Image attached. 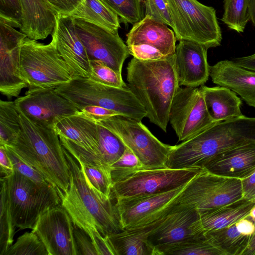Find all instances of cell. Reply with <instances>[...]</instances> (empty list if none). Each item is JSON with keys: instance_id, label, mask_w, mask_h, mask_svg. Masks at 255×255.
I'll return each mask as SVG.
<instances>
[{"instance_id": "cell-1", "label": "cell", "mask_w": 255, "mask_h": 255, "mask_svg": "<svg viewBox=\"0 0 255 255\" xmlns=\"http://www.w3.org/2000/svg\"><path fill=\"white\" fill-rule=\"evenodd\" d=\"M127 70V85L146 110V118L166 132L172 101L180 88L174 54L150 60L133 57Z\"/></svg>"}, {"instance_id": "cell-2", "label": "cell", "mask_w": 255, "mask_h": 255, "mask_svg": "<svg viewBox=\"0 0 255 255\" xmlns=\"http://www.w3.org/2000/svg\"><path fill=\"white\" fill-rule=\"evenodd\" d=\"M64 152L69 167L70 184L65 192L55 188L61 205L73 224L87 234L97 230L104 237L123 231L116 199L90 187L77 160L65 148Z\"/></svg>"}, {"instance_id": "cell-3", "label": "cell", "mask_w": 255, "mask_h": 255, "mask_svg": "<svg viewBox=\"0 0 255 255\" xmlns=\"http://www.w3.org/2000/svg\"><path fill=\"white\" fill-rule=\"evenodd\" d=\"M255 142V117L243 116L215 122L189 139L173 145L167 165L172 168H201L230 149Z\"/></svg>"}, {"instance_id": "cell-4", "label": "cell", "mask_w": 255, "mask_h": 255, "mask_svg": "<svg viewBox=\"0 0 255 255\" xmlns=\"http://www.w3.org/2000/svg\"><path fill=\"white\" fill-rule=\"evenodd\" d=\"M19 113L21 130L8 146L55 188L66 191L69 167L58 134L53 128L37 125Z\"/></svg>"}, {"instance_id": "cell-5", "label": "cell", "mask_w": 255, "mask_h": 255, "mask_svg": "<svg viewBox=\"0 0 255 255\" xmlns=\"http://www.w3.org/2000/svg\"><path fill=\"white\" fill-rule=\"evenodd\" d=\"M55 90L80 112L84 107L97 106L138 121L147 116L144 108L128 87H113L89 78L78 77L60 85Z\"/></svg>"}, {"instance_id": "cell-6", "label": "cell", "mask_w": 255, "mask_h": 255, "mask_svg": "<svg viewBox=\"0 0 255 255\" xmlns=\"http://www.w3.org/2000/svg\"><path fill=\"white\" fill-rule=\"evenodd\" d=\"M1 177L6 182L13 223L19 229H32L41 214L61 205L57 191L50 183H36L15 170Z\"/></svg>"}, {"instance_id": "cell-7", "label": "cell", "mask_w": 255, "mask_h": 255, "mask_svg": "<svg viewBox=\"0 0 255 255\" xmlns=\"http://www.w3.org/2000/svg\"><path fill=\"white\" fill-rule=\"evenodd\" d=\"M20 69L28 90L55 89L73 78L53 43L47 44L26 37L20 49Z\"/></svg>"}, {"instance_id": "cell-8", "label": "cell", "mask_w": 255, "mask_h": 255, "mask_svg": "<svg viewBox=\"0 0 255 255\" xmlns=\"http://www.w3.org/2000/svg\"><path fill=\"white\" fill-rule=\"evenodd\" d=\"M177 40H189L207 49L220 45L222 35L216 10L197 0H166Z\"/></svg>"}, {"instance_id": "cell-9", "label": "cell", "mask_w": 255, "mask_h": 255, "mask_svg": "<svg viewBox=\"0 0 255 255\" xmlns=\"http://www.w3.org/2000/svg\"><path fill=\"white\" fill-rule=\"evenodd\" d=\"M242 198L241 179L219 175L203 168L185 185L175 204L194 209L200 214Z\"/></svg>"}, {"instance_id": "cell-10", "label": "cell", "mask_w": 255, "mask_h": 255, "mask_svg": "<svg viewBox=\"0 0 255 255\" xmlns=\"http://www.w3.org/2000/svg\"><path fill=\"white\" fill-rule=\"evenodd\" d=\"M118 136L139 159L144 169L167 167L173 145L163 143L141 121L117 115L96 122Z\"/></svg>"}, {"instance_id": "cell-11", "label": "cell", "mask_w": 255, "mask_h": 255, "mask_svg": "<svg viewBox=\"0 0 255 255\" xmlns=\"http://www.w3.org/2000/svg\"><path fill=\"white\" fill-rule=\"evenodd\" d=\"M202 169L168 167L142 169L114 183L111 195L116 199L167 192L185 185Z\"/></svg>"}, {"instance_id": "cell-12", "label": "cell", "mask_w": 255, "mask_h": 255, "mask_svg": "<svg viewBox=\"0 0 255 255\" xmlns=\"http://www.w3.org/2000/svg\"><path fill=\"white\" fill-rule=\"evenodd\" d=\"M169 122L179 141L192 137L214 124L199 88H180L175 95L169 112Z\"/></svg>"}, {"instance_id": "cell-13", "label": "cell", "mask_w": 255, "mask_h": 255, "mask_svg": "<svg viewBox=\"0 0 255 255\" xmlns=\"http://www.w3.org/2000/svg\"><path fill=\"white\" fill-rule=\"evenodd\" d=\"M187 184L167 192L116 198L124 230L144 226L169 213Z\"/></svg>"}, {"instance_id": "cell-14", "label": "cell", "mask_w": 255, "mask_h": 255, "mask_svg": "<svg viewBox=\"0 0 255 255\" xmlns=\"http://www.w3.org/2000/svg\"><path fill=\"white\" fill-rule=\"evenodd\" d=\"M73 19L89 60L101 61L122 75L123 64L130 54L118 32L82 19Z\"/></svg>"}, {"instance_id": "cell-15", "label": "cell", "mask_w": 255, "mask_h": 255, "mask_svg": "<svg viewBox=\"0 0 255 255\" xmlns=\"http://www.w3.org/2000/svg\"><path fill=\"white\" fill-rule=\"evenodd\" d=\"M14 102L18 112L32 123L51 128L61 118L80 112L71 102L52 88L27 90L24 96Z\"/></svg>"}, {"instance_id": "cell-16", "label": "cell", "mask_w": 255, "mask_h": 255, "mask_svg": "<svg viewBox=\"0 0 255 255\" xmlns=\"http://www.w3.org/2000/svg\"><path fill=\"white\" fill-rule=\"evenodd\" d=\"M27 35L0 18V92L8 99L17 97L28 87L21 76L20 54Z\"/></svg>"}, {"instance_id": "cell-17", "label": "cell", "mask_w": 255, "mask_h": 255, "mask_svg": "<svg viewBox=\"0 0 255 255\" xmlns=\"http://www.w3.org/2000/svg\"><path fill=\"white\" fill-rule=\"evenodd\" d=\"M32 231L43 243L48 255H77L73 223L61 205L41 214Z\"/></svg>"}, {"instance_id": "cell-18", "label": "cell", "mask_w": 255, "mask_h": 255, "mask_svg": "<svg viewBox=\"0 0 255 255\" xmlns=\"http://www.w3.org/2000/svg\"><path fill=\"white\" fill-rule=\"evenodd\" d=\"M204 235L198 212L175 204L169 213L156 221L148 240L156 247Z\"/></svg>"}, {"instance_id": "cell-19", "label": "cell", "mask_w": 255, "mask_h": 255, "mask_svg": "<svg viewBox=\"0 0 255 255\" xmlns=\"http://www.w3.org/2000/svg\"><path fill=\"white\" fill-rule=\"evenodd\" d=\"M51 42L68 65L73 78H89L90 62L71 15L57 14Z\"/></svg>"}, {"instance_id": "cell-20", "label": "cell", "mask_w": 255, "mask_h": 255, "mask_svg": "<svg viewBox=\"0 0 255 255\" xmlns=\"http://www.w3.org/2000/svg\"><path fill=\"white\" fill-rule=\"evenodd\" d=\"M176 46L175 64L180 86L198 87L208 81L210 66L207 61L208 49L192 41H179Z\"/></svg>"}, {"instance_id": "cell-21", "label": "cell", "mask_w": 255, "mask_h": 255, "mask_svg": "<svg viewBox=\"0 0 255 255\" xmlns=\"http://www.w3.org/2000/svg\"><path fill=\"white\" fill-rule=\"evenodd\" d=\"M202 168L219 175L244 179L255 170V142L222 152L205 163Z\"/></svg>"}, {"instance_id": "cell-22", "label": "cell", "mask_w": 255, "mask_h": 255, "mask_svg": "<svg viewBox=\"0 0 255 255\" xmlns=\"http://www.w3.org/2000/svg\"><path fill=\"white\" fill-rule=\"evenodd\" d=\"M209 75L214 84L230 89L255 108V71L224 60L210 66Z\"/></svg>"}, {"instance_id": "cell-23", "label": "cell", "mask_w": 255, "mask_h": 255, "mask_svg": "<svg viewBox=\"0 0 255 255\" xmlns=\"http://www.w3.org/2000/svg\"><path fill=\"white\" fill-rule=\"evenodd\" d=\"M177 39L167 25L148 15L133 25L127 34V46L144 44L158 49L165 56L174 54Z\"/></svg>"}, {"instance_id": "cell-24", "label": "cell", "mask_w": 255, "mask_h": 255, "mask_svg": "<svg viewBox=\"0 0 255 255\" xmlns=\"http://www.w3.org/2000/svg\"><path fill=\"white\" fill-rule=\"evenodd\" d=\"M22 17L20 29L27 37L43 40L52 34L57 15L45 0H20Z\"/></svg>"}, {"instance_id": "cell-25", "label": "cell", "mask_w": 255, "mask_h": 255, "mask_svg": "<svg viewBox=\"0 0 255 255\" xmlns=\"http://www.w3.org/2000/svg\"><path fill=\"white\" fill-rule=\"evenodd\" d=\"M53 129L59 136L72 141L95 155L105 164L100 156L98 125L96 122L80 112L61 118L54 124Z\"/></svg>"}, {"instance_id": "cell-26", "label": "cell", "mask_w": 255, "mask_h": 255, "mask_svg": "<svg viewBox=\"0 0 255 255\" xmlns=\"http://www.w3.org/2000/svg\"><path fill=\"white\" fill-rule=\"evenodd\" d=\"M202 93L208 113L214 122L238 118L243 116L242 101L236 93L223 86L209 87L201 86Z\"/></svg>"}, {"instance_id": "cell-27", "label": "cell", "mask_w": 255, "mask_h": 255, "mask_svg": "<svg viewBox=\"0 0 255 255\" xmlns=\"http://www.w3.org/2000/svg\"><path fill=\"white\" fill-rule=\"evenodd\" d=\"M255 206V201L244 198L199 214L200 222L205 233L232 225L249 216Z\"/></svg>"}, {"instance_id": "cell-28", "label": "cell", "mask_w": 255, "mask_h": 255, "mask_svg": "<svg viewBox=\"0 0 255 255\" xmlns=\"http://www.w3.org/2000/svg\"><path fill=\"white\" fill-rule=\"evenodd\" d=\"M150 228L124 230L107 236L115 255H155V247L148 241Z\"/></svg>"}, {"instance_id": "cell-29", "label": "cell", "mask_w": 255, "mask_h": 255, "mask_svg": "<svg viewBox=\"0 0 255 255\" xmlns=\"http://www.w3.org/2000/svg\"><path fill=\"white\" fill-rule=\"evenodd\" d=\"M71 15L114 33L121 27L119 17L100 0H83Z\"/></svg>"}, {"instance_id": "cell-30", "label": "cell", "mask_w": 255, "mask_h": 255, "mask_svg": "<svg viewBox=\"0 0 255 255\" xmlns=\"http://www.w3.org/2000/svg\"><path fill=\"white\" fill-rule=\"evenodd\" d=\"M205 234L224 255H242L252 237L241 233L235 223L224 228L206 232Z\"/></svg>"}, {"instance_id": "cell-31", "label": "cell", "mask_w": 255, "mask_h": 255, "mask_svg": "<svg viewBox=\"0 0 255 255\" xmlns=\"http://www.w3.org/2000/svg\"><path fill=\"white\" fill-rule=\"evenodd\" d=\"M155 255H224L204 236L155 247Z\"/></svg>"}, {"instance_id": "cell-32", "label": "cell", "mask_w": 255, "mask_h": 255, "mask_svg": "<svg viewBox=\"0 0 255 255\" xmlns=\"http://www.w3.org/2000/svg\"><path fill=\"white\" fill-rule=\"evenodd\" d=\"M21 130L19 113L14 102L0 101V145H10Z\"/></svg>"}, {"instance_id": "cell-33", "label": "cell", "mask_w": 255, "mask_h": 255, "mask_svg": "<svg viewBox=\"0 0 255 255\" xmlns=\"http://www.w3.org/2000/svg\"><path fill=\"white\" fill-rule=\"evenodd\" d=\"M0 255H4L12 245L15 226L13 223L7 198L6 182L0 178Z\"/></svg>"}, {"instance_id": "cell-34", "label": "cell", "mask_w": 255, "mask_h": 255, "mask_svg": "<svg viewBox=\"0 0 255 255\" xmlns=\"http://www.w3.org/2000/svg\"><path fill=\"white\" fill-rule=\"evenodd\" d=\"M98 125V142L103 161L110 166L124 153L126 146L120 138L105 127Z\"/></svg>"}, {"instance_id": "cell-35", "label": "cell", "mask_w": 255, "mask_h": 255, "mask_svg": "<svg viewBox=\"0 0 255 255\" xmlns=\"http://www.w3.org/2000/svg\"><path fill=\"white\" fill-rule=\"evenodd\" d=\"M75 159L88 185L106 196L111 197L113 182L110 169L88 163L79 158Z\"/></svg>"}, {"instance_id": "cell-36", "label": "cell", "mask_w": 255, "mask_h": 255, "mask_svg": "<svg viewBox=\"0 0 255 255\" xmlns=\"http://www.w3.org/2000/svg\"><path fill=\"white\" fill-rule=\"evenodd\" d=\"M249 2L250 0H224L222 21L230 29L243 32L250 20Z\"/></svg>"}, {"instance_id": "cell-37", "label": "cell", "mask_w": 255, "mask_h": 255, "mask_svg": "<svg viewBox=\"0 0 255 255\" xmlns=\"http://www.w3.org/2000/svg\"><path fill=\"white\" fill-rule=\"evenodd\" d=\"M119 18L121 22L134 24L144 17V0H100Z\"/></svg>"}, {"instance_id": "cell-38", "label": "cell", "mask_w": 255, "mask_h": 255, "mask_svg": "<svg viewBox=\"0 0 255 255\" xmlns=\"http://www.w3.org/2000/svg\"><path fill=\"white\" fill-rule=\"evenodd\" d=\"M142 169H144L139 159L126 147L120 158L110 166L113 184L128 178Z\"/></svg>"}, {"instance_id": "cell-39", "label": "cell", "mask_w": 255, "mask_h": 255, "mask_svg": "<svg viewBox=\"0 0 255 255\" xmlns=\"http://www.w3.org/2000/svg\"><path fill=\"white\" fill-rule=\"evenodd\" d=\"M4 255H48V253L43 243L32 231L19 236Z\"/></svg>"}, {"instance_id": "cell-40", "label": "cell", "mask_w": 255, "mask_h": 255, "mask_svg": "<svg viewBox=\"0 0 255 255\" xmlns=\"http://www.w3.org/2000/svg\"><path fill=\"white\" fill-rule=\"evenodd\" d=\"M91 74L89 78L106 85L127 88L122 76L99 60H90Z\"/></svg>"}, {"instance_id": "cell-41", "label": "cell", "mask_w": 255, "mask_h": 255, "mask_svg": "<svg viewBox=\"0 0 255 255\" xmlns=\"http://www.w3.org/2000/svg\"><path fill=\"white\" fill-rule=\"evenodd\" d=\"M3 146L11 161L14 170L36 183H49L32 166L20 158L10 146L7 145Z\"/></svg>"}, {"instance_id": "cell-42", "label": "cell", "mask_w": 255, "mask_h": 255, "mask_svg": "<svg viewBox=\"0 0 255 255\" xmlns=\"http://www.w3.org/2000/svg\"><path fill=\"white\" fill-rule=\"evenodd\" d=\"M22 10L20 0H0V18L15 28H20Z\"/></svg>"}, {"instance_id": "cell-43", "label": "cell", "mask_w": 255, "mask_h": 255, "mask_svg": "<svg viewBox=\"0 0 255 255\" xmlns=\"http://www.w3.org/2000/svg\"><path fill=\"white\" fill-rule=\"evenodd\" d=\"M144 16H150L172 28V20L166 0H144Z\"/></svg>"}, {"instance_id": "cell-44", "label": "cell", "mask_w": 255, "mask_h": 255, "mask_svg": "<svg viewBox=\"0 0 255 255\" xmlns=\"http://www.w3.org/2000/svg\"><path fill=\"white\" fill-rule=\"evenodd\" d=\"M73 235L77 255H98L89 235L74 224H73Z\"/></svg>"}, {"instance_id": "cell-45", "label": "cell", "mask_w": 255, "mask_h": 255, "mask_svg": "<svg viewBox=\"0 0 255 255\" xmlns=\"http://www.w3.org/2000/svg\"><path fill=\"white\" fill-rule=\"evenodd\" d=\"M128 47L130 55L139 60H155L166 56L158 49L147 44H135Z\"/></svg>"}, {"instance_id": "cell-46", "label": "cell", "mask_w": 255, "mask_h": 255, "mask_svg": "<svg viewBox=\"0 0 255 255\" xmlns=\"http://www.w3.org/2000/svg\"><path fill=\"white\" fill-rule=\"evenodd\" d=\"M80 113L83 115L95 122L119 115V114L115 111L97 106H88L84 107L81 109Z\"/></svg>"}, {"instance_id": "cell-47", "label": "cell", "mask_w": 255, "mask_h": 255, "mask_svg": "<svg viewBox=\"0 0 255 255\" xmlns=\"http://www.w3.org/2000/svg\"><path fill=\"white\" fill-rule=\"evenodd\" d=\"M57 14L71 15L83 0H45Z\"/></svg>"}, {"instance_id": "cell-48", "label": "cell", "mask_w": 255, "mask_h": 255, "mask_svg": "<svg viewBox=\"0 0 255 255\" xmlns=\"http://www.w3.org/2000/svg\"><path fill=\"white\" fill-rule=\"evenodd\" d=\"M88 234L92 239L98 255H115L106 237H104L96 230L90 231Z\"/></svg>"}, {"instance_id": "cell-49", "label": "cell", "mask_w": 255, "mask_h": 255, "mask_svg": "<svg viewBox=\"0 0 255 255\" xmlns=\"http://www.w3.org/2000/svg\"><path fill=\"white\" fill-rule=\"evenodd\" d=\"M241 181L243 198L255 201V170Z\"/></svg>"}, {"instance_id": "cell-50", "label": "cell", "mask_w": 255, "mask_h": 255, "mask_svg": "<svg viewBox=\"0 0 255 255\" xmlns=\"http://www.w3.org/2000/svg\"><path fill=\"white\" fill-rule=\"evenodd\" d=\"M0 171L2 176L10 175L14 171L11 161L3 145H0Z\"/></svg>"}, {"instance_id": "cell-51", "label": "cell", "mask_w": 255, "mask_h": 255, "mask_svg": "<svg viewBox=\"0 0 255 255\" xmlns=\"http://www.w3.org/2000/svg\"><path fill=\"white\" fill-rule=\"evenodd\" d=\"M234 61L242 67L255 71V53L248 56L237 58Z\"/></svg>"}, {"instance_id": "cell-52", "label": "cell", "mask_w": 255, "mask_h": 255, "mask_svg": "<svg viewBox=\"0 0 255 255\" xmlns=\"http://www.w3.org/2000/svg\"><path fill=\"white\" fill-rule=\"evenodd\" d=\"M242 255H255V231Z\"/></svg>"}, {"instance_id": "cell-53", "label": "cell", "mask_w": 255, "mask_h": 255, "mask_svg": "<svg viewBox=\"0 0 255 255\" xmlns=\"http://www.w3.org/2000/svg\"><path fill=\"white\" fill-rule=\"evenodd\" d=\"M249 13L250 20L255 27V0H250Z\"/></svg>"}, {"instance_id": "cell-54", "label": "cell", "mask_w": 255, "mask_h": 255, "mask_svg": "<svg viewBox=\"0 0 255 255\" xmlns=\"http://www.w3.org/2000/svg\"><path fill=\"white\" fill-rule=\"evenodd\" d=\"M249 216L255 221V206L251 209Z\"/></svg>"}]
</instances>
